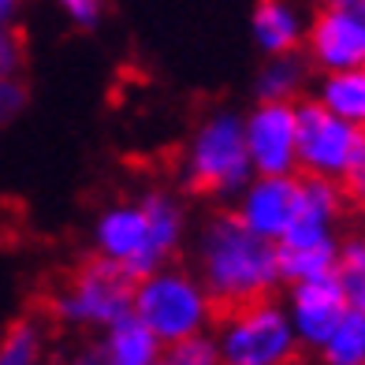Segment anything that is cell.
Returning a JSON list of instances; mask_svg holds the SVG:
<instances>
[{"instance_id":"cell-2","label":"cell","mask_w":365,"mask_h":365,"mask_svg":"<svg viewBox=\"0 0 365 365\" xmlns=\"http://www.w3.org/2000/svg\"><path fill=\"white\" fill-rule=\"evenodd\" d=\"M194 272L220 309L272 294L279 279L276 242L254 235L235 212H217L194 239Z\"/></svg>"},{"instance_id":"cell-16","label":"cell","mask_w":365,"mask_h":365,"mask_svg":"<svg viewBox=\"0 0 365 365\" xmlns=\"http://www.w3.org/2000/svg\"><path fill=\"white\" fill-rule=\"evenodd\" d=\"M317 354L324 365H365V309H346Z\"/></svg>"},{"instance_id":"cell-3","label":"cell","mask_w":365,"mask_h":365,"mask_svg":"<svg viewBox=\"0 0 365 365\" xmlns=\"http://www.w3.org/2000/svg\"><path fill=\"white\" fill-rule=\"evenodd\" d=\"M343 182L328 179H298V205L287 231L276 239L279 257V279L298 284V279L328 276L336 272L339 257V224H343Z\"/></svg>"},{"instance_id":"cell-27","label":"cell","mask_w":365,"mask_h":365,"mask_svg":"<svg viewBox=\"0 0 365 365\" xmlns=\"http://www.w3.org/2000/svg\"><path fill=\"white\" fill-rule=\"evenodd\" d=\"M160 365H164V361H160Z\"/></svg>"},{"instance_id":"cell-12","label":"cell","mask_w":365,"mask_h":365,"mask_svg":"<svg viewBox=\"0 0 365 365\" xmlns=\"http://www.w3.org/2000/svg\"><path fill=\"white\" fill-rule=\"evenodd\" d=\"M306 48L309 60L324 71L358 68L365 63V15L324 4V11L306 30Z\"/></svg>"},{"instance_id":"cell-8","label":"cell","mask_w":365,"mask_h":365,"mask_svg":"<svg viewBox=\"0 0 365 365\" xmlns=\"http://www.w3.org/2000/svg\"><path fill=\"white\" fill-rule=\"evenodd\" d=\"M365 149V130L321 101L298 105V172L309 179L346 182Z\"/></svg>"},{"instance_id":"cell-14","label":"cell","mask_w":365,"mask_h":365,"mask_svg":"<svg viewBox=\"0 0 365 365\" xmlns=\"http://www.w3.org/2000/svg\"><path fill=\"white\" fill-rule=\"evenodd\" d=\"M101 361L105 365H160L164 361V343L149 331L135 313H127L115 324L101 331Z\"/></svg>"},{"instance_id":"cell-9","label":"cell","mask_w":365,"mask_h":365,"mask_svg":"<svg viewBox=\"0 0 365 365\" xmlns=\"http://www.w3.org/2000/svg\"><path fill=\"white\" fill-rule=\"evenodd\" d=\"M246 157L254 175H294L298 172V105L261 101L242 120Z\"/></svg>"},{"instance_id":"cell-6","label":"cell","mask_w":365,"mask_h":365,"mask_svg":"<svg viewBox=\"0 0 365 365\" xmlns=\"http://www.w3.org/2000/svg\"><path fill=\"white\" fill-rule=\"evenodd\" d=\"M254 175L246 157L242 115L235 112H212L190 130L182 145V179L187 187L212 194V197H235L246 179Z\"/></svg>"},{"instance_id":"cell-13","label":"cell","mask_w":365,"mask_h":365,"mask_svg":"<svg viewBox=\"0 0 365 365\" xmlns=\"http://www.w3.org/2000/svg\"><path fill=\"white\" fill-rule=\"evenodd\" d=\"M306 15L294 0H261L254 11V41L261 45L264 56H284L298 53V45L306 41Z\"/></svg>"},{"instance_id":"cell-20","label":"cell","mask_w":365,"mask_h":365,"mask_svg":"<svg viewBox=\"0 0 365 365\" xmlns=\"http://www.w3.org/2000/svg\"><path fill=\"white\" fill-rule=\"evenodd\" d=\"M336 279L354 309H365V235L343 239L336 257Z\"/></svg>"},{"instance_id":"cell-22","label":"cell","mask_w":365,"mask_h":365,"mask_svg":"<svg viewBox=\"0 0 365 365\" xmlns=\"http://www.w3.org/2000/svg\"><path fill=\"white\" fill-rule=\"evenodd\" d=\"M56 8L68 15L75 26H93V23H101L108 0H56Z\"/></svg>"},{"instance_id":"cell-10","label":"cell","mask_w":365,"mask_h":365,"mask_svg":"<svg viewBox=\"0 0 365 365\" xmlns=\"http://www.w3.org/2000/svg\"><path fill=\"white\" fill-rule=\"evenodd\" d=\"M284 309L291 317L298 343L309 346V351H321V343L331 336V328L343 321V313L351 309V302H346L336 272H328V276H313V279L291 284Z\"/></svg>"},{"instance_id":"cell-7","label":"cell","mask_w":365,"mask_h":365,"mask_svg":"<svg viewBox=\"0 0 365 365\" xmlns=\"http://www.w3.org/2000/svg\"><path fill=\"white\" fill-rule=\"evenodd\" d=\"M130 298H135V276L105 257H93L53 291V317L68 328L105 331L130 313Z\"/></svg>"},{"instance_id":"cell-1","label":"cell","mask_w":365,"mask_h":365,"mask_svg":"<svg viewBox=\"0 0 365 365\" xmlns=\"http://www.w3.org/2000/svg\"><path fill=\"white\" fill-rule=\"evenodd\" d=\"M187 239V209L168 190H142L108 205L93 224L97 257L112 261L127 276H145L168 264Z\"/></svg>"},{"instance_id":"cell-24","label":"cell","mask_w":365,"mask_h":365,"mask_svg":"<svg viewBox=\"0 0 365 365\" xmlns=\"http://www.w3.org/2000/svg\"><path fill=\"white\" fill-rule=\"evenodd\" d=\"M63 365H105L101 361V351H97V343H90V346H78V351L63 361Z\"/></svg>"},{"instance_id":"cell-17","label":"cell","mask_w":365,"mask_h":365,"mask_svg":"<svg viewBox=\"0 0 365 365\" xmlns=\"http://www.w3.org/2000/svg\"><path fill=\"white\" fill-rule=\"evenodd\" d=\"M302 86H306V63L298 60V53L269 56V63L257 75L261 101H294Z\"/></svg>"},{"instance_id":"cell-18","label":"cell","mask_w":365,"mask_h":365,"mask_svg":"<svg viewBox=\"0 0 365 365\" xmlns=\"http://www.w3.org/2000/svg\"><path fill=\"white\" fill-rule=\"evenodd\" d=\"M48 336L38 321H15L0 336V365H45Z\"/></svg>"},{"instance_id":"cell-5","label":"cell","mask_w":365,"mask_h":365,"mask_svg":"<svg viewBox=\"0 0 365 365\" xmlns=\"http://www.w3.org/2000/svg\"><path fill=\"white\" fill-rule=\"evenodd\" d=\"M212 339L220 365H294L302 351L284 302H276L272 294L227 306Z\"/></svg>"},{"instance_id":"cell-15","label":"cell","mask_w":365,"mask_h":365,"mask_svg":"<svg viewBox=\"0 0 365 365\" xmlns=\"http://www.w3.org/2000/svg\"><path fill=\"white\" fill-rule=\"evenodd\" d=\"M317 101L365 130V63H358V68H343V71H324Z\"/></svg>"},{"instance_id":"cell-4","label":"cell","mask_w":365,"mask_h":365,"mask_svg":"<svg viewBox=\"0 0 365 365\" xmlns=\"http://www.w3.org/2000/svg\"><path fill=\"white\" fill-rule=\"evenodd\" d=\"M217 302L197 279L194 269H179V264H160V269L145 272L135 279V298H130V313L153 331V336L168 346L197 331H209L217 321Z\"/></svg>"},{"instance_id":"cell-11","label":"cell","mask_w":365,"mask_h":365,"mask_svg":"<svg viewBox=\"0 0 365 365\" xmlns=\"http://www.w3.org/2000/svg\"><path fill=\"white\" fill-rule=\"evenodd\" d=\"M298 205V179L294 175H250L235 194V217L254 235L276 242L287 231Z\"/></svg>"},{"instance_id":"cell-19","label":"cell","mask_w":365,"mask_h":365,"mask_svg":"<svg viewBox=\"0 0 365 365\" xmlns=\"http://www.w3.org/2000/svg\"><path fill=\"white\" fill-rule=\"evenodd\" d=\"M23 45L11 26H0V123L11 120L23 105Z\"/></svg>"},{"instance_id":"cell-21","label":"cell","mask_w":365,"mask_h":365,"mask_svg":"<svg viewBox=\"0 0 365 365\" xmlns=\"http://www.w3.org/2000/svg\"><path fill=\"white\" fill-rule=\"evenodd\" d=\"M164 365H220L217 339H212L209 331H197V336L168 343L164 346Z\"/></svg>"},{"instance_id":"cell-23","label":"cell","mask_w":365,"mask_h":365,"mask_svg":"<svg viewBox=\"0 0 365 365\" xmlns=\"http://www.w3.org/2000/svg\"><path fill=\"white\" fill-rule=\"evenodd\" d=\"M343 187H346V194H351L354 202L365 209V149H361V157H358V164H354V172L346 175Z\"/></svg>"},{"instance_id":"cell-26","label":"cell","mask_w":365,"mask_h":365,"mask_svg":"<svg viewBox=\"0 0 365 365\" xmlns=\"http://www.w3.org/2000/svg\"><path fill=\"white\" fill-rule=\"evenodd\" d=\"M324 4H331V8H351V11L365 15V0H324Z\"/></svg>"},{"instance_id":"cell-25","label":"cell","mask_w":365,"mask_h":365,"mask_svg":"<svg viewBox=\"0 0 365 365\" xmlns=\"http://www.w3.org/2000/svg\"><path fill=\"white\" fill-rule=\"evenodd\" d=\"M19 8H23V0H0V26H11Z\"/></svg>"}]
</instances>
